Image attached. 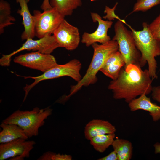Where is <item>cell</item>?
Wrapping results in <instances>:
<instances>
[{
  "label": "cell",
  "mask_w": 160,
  "mask_h": 160,
  "mask_svg": "<svg viewBox=\"0 0 160 160\" xmlns=\"http://www.w3.org/2000/svg\"><path fill=\"white\" fill-rule=\"evenodd\" d=\"M141 68L131 64L122 68L117 79L112 80L108 86L114 99H124L129 103L138 96L151 92L153 80L148 70H143Z\"/></svg>",
  "instance_id": "6da1fadb"
},
{
  "label": "cell",
  "mask_w": 160,
  "mask_h": 160,
  "mask_svg": "<svg viewBox=\"0 0 160 160\" xmlns=\"http://www.w3.org/2000/svg\"><path fill=\"white\" fill-rule=\"evenodd\" d=\"M92 46L93 49V57L85 74L79 81L71 86L70 93L68 95L63 96L60 99L62 103L67 100L82 87L96 83L97 80V73L105 61L113 54L119 50L117 41L112 39L100 44L95 43Z\"/></svg>",
  "instance_id": "7a4b0ae2"
},
{
  "label": "cell",
  "mask_w": 160,
  "mask_h": 160,
  "mask_svg": "<svg viewBox=\"0 0 160 160\" xmlns=\"http://www.w3.org/2000/svg\"><path fill=\"white\" fill-rule=\"evenodd\" d=\"M142 25L143 29L139 31H136L130 26V28L136 46L141 53L140 66L143 67L148 63L149 74L153 80L157 78V63L155 58L160 55V41L151 35L147 23L143 22Z\"/></svg>",
  "instance_id": "3957f363"
},
{
  "label": "cell",
  "mask_w": 160,
  "mask_h": 160,
  "mask_svg": "<svg viewBox=\"0 0 160 160\" xmlns=\"http://www.w3.org/2000/svg\"><path fill=\"white\" fill-rule=\"evenodd\" d=\"M52 111L49 107L41 109L36 107L31 111L18 110L2 122L18 125L28 138H31L38 135L39 128L44 125L45 120L52 114Z\"/></svg>",
  "instance_id": "277c9868"
},
{
  "label": "cell",
  "mask_w": 160,
  "mask_h": 160,
  "mask_svg": "<svg viewBox=\"0 0 160 160\" xmlns=\"http://www.w3.org/2000/svg\"><path fill=\"white\" fill-rule=\"evenodd\" d=\"M124 20H118L114 26L115 35L112 40L117 41L119 51L122 55L125 63L124 67L131 64L140 65L141 57L140 52L137 49L131 31L125 26Z\"/></svg>",
  "instance_id": "5b68a950"
},
{
  "label": "cell",
  "mask_w": 160,
  "mask_h": 160,
  "mask_svg": "<svg viewBox=\"0 0 160 160\" xmlns=\"http://www.w3.org/2000/svg\"><path fill=\"white\" fill-rule=\"evenodd\" d=\"M82 65L78 60L73 59L63 65L57 64L42 74L37 76H25V79L31 78L34 81L30 85L26 84L23 88L25 95L24 102L31 90L38 83L42 81L64 76L73 79L77 82L79 81L82 77L80 73Z\"/></svg>",
  "instance_id": "8992f818"
},
{
  "label": "cell",
  "mask_w": 160,
  "mask_h": 160,
  "mask_svg": "<svg viewBox=\"0 0 160 160\" xmlns=\"http://www.w3.org/2000/svg\"><path fill=\"white\" fill-rule=\"evenodd\" d=\"M33 13L35 35L39 39L53 34L64 19L65 16L53 7L44 10L43 12L34 10Z\"/></svg>",
  "instance_id": "52a82bcc"
},
{
  "label": "cell",
  "mask_w": 160,
  "mask_h": 160,
  "mask_svg": "<svg viewBox=\"0 0 160 160\" xmlns=\"http://www.w3.org/2000/svg\"><path fill=\"white\" fill-rule=\"evenodd\" d=\"M59 47V45L53 35H47L37 40H33V39H28L17 50L9 54L3 55L0 59V64L1 66H9L12 57L17 53L24 50H32L44 54H51L55 49Z\"/></svg>",
  "instance_id": "ba28073f"
},
{
  "label": "cell",
  "mask_w": 160,
  "mask_h": 160,
  "mask_svg": "<svg viewBox=\"0 0 160 160\" xmlns=\"http://www.w3.org/2000/svg\"><path fill=\"white\" fill-rule=\"evenodd\" d=\"M19 138L0 145V160H23L30 157V152L33 148L36 142Z\"/></svg>",
  "instance_id": "9c48e42d"
},
{
  "label": "cell",
  "mask_w": 160,
  "mask_h": 160,
  "mask_svg": "<svg viewBox=\"0 0 160 160\" xmlns=\"http://www.w3.org/2000/svg\"><path fill=\"white\" fill-rule=\"evenodd\" d=\"M14 61L23 66L39 70L43 73L58 64L53 56L38 51L20 55L15 57Z\"/></svg>",
  "instance_id": "30bf717a"
},
{
  "label": "cell",
  "mask_w": 160,
  "mask_h": 160,
  "mask_svg": "<svg viewBox=\"0 0 160 160\" xmlns=\"http://www.w3.org/2000/svg\"><path fill=\"white\" fill-rule=\"evenodd\" d=\"M59 47L73 50L78 47L80 38L78 28L64 19L53 33Z\"/></svg>",
  "instance_id": "8fae6325"
},
{
  "label": "cell",
  "mask_w": 160,
  "mask_h": 160,
  "mask_svg": "<svg viewBox=\"0 0 160 160\" xmlns=\"http://www.w3.org/2000/svg\"><path fill=\"white\" fill-rule=\"evenodd\" d=\"M92 19L93 22H98V26L95 31L92 33L84 32L81 40V42L89 47L96 43L101 44L105 43L111 40L107 32L111 28L113 22L110 20H104L97 13H91Z\"/></svg>",
  "instance_id": "7c38bea8"
},
{
  "label": "cell",
  "mask_w": 160,
  "mask_h": 160,
  "mask_svg": "<svg viewBox=\"0 0 160 160\" xmlns=\"http://www.w3.org/2000/svg\"><path fill=\"white\" fill-rule=\"evenodd\" d=\"M146 95L143 94L132 100L128 103L129 108L132 112L139 110L148 111L153 121H157L160 119V106L152 103Z\"/></svg>",
  "instance_id": "4fadbf2b"
},
{
  "label": "cell",
  "mask_w": 160,
  "mask_h": 160,
  "mask_svg": "<svg viewBox=\"0 0 160 160\" xmlns=\"http://www.w3.org/2000/svg\"><path fill=\"white\" fill-rule=\"evenodd\" d=\"M125 65L124 58L118 50L108 58L100 71L112 80H115Z\"/></svg>",
  "instance_id": "5bb4252c"
},
{
  "label": "cell",
  "mask_w": 160,
  "mask_h": 160,
  "mask_svg": "<svg viewBox=\"0 0 160 160\" xmlns=\"http://www.w3.org/2000/svg\"><path fill=\"white\" fill-rule=\"evenodd\" d=\"M16 1L19 4L20 7L17 12L22 17V24L24 28L21 36V39L23 40L33 39L35 36L34 17L29 11L26 0H16Z\"/></svg>",
  "instance_id": "9a60e30c"
},
{
  "label": "cell",
  "mask_w": 160,
  "mask_h": 160,
  "mask_svg": "<svg viewBox=\"0 0 160 160\" xmlns=\"http://www.w3.org/2000/svg\"><path fill=\"white\" fill-rule=\"evenodd\" d=\"M116 129L114 126L107 121L94 119L86 125L84 130L85 138L90 140L97 135L115 133Z\"/></svg>",
  "instance_id": "2e32d148"
},
{
  "label": "cell",
  "mask_w": 160,
  "mask_h": 160,
  "mask_svg": "<svg viewBox=\"0 0 160 160\" xmlns=\"http://www.w3.org/2000/svg\"><path fill=\"white\" fill-rule=\"evenodd\" d=\"M2 128L0 132V143H5L19 138L28 140V137L20 126L14 124H6L1 122Z\"/></svg>",
  "instance_id": "e0dca14e"
},
{
  "label": "cell",
  "mask_w": 160,
  "mask_h": 160,
  "mask_svg": "<svg viewBox=\"0 0 160 160\" xmlns=\"http://www.w3.org/2000/svg\"><path fill=\"white\" fill-rule=\"evenodd\" d=\"M52 7L65 16L71 15L73 11L82 4V0H50Z\"/></svg>",
  "instance_id": "ac0fdd59"
},
{
  "label": "cell",
  "mask_w": 160,
  "mask_h": 160,
  "mask_svg": "<svg viewBox=\"0 0 160 160\" xmlns=\"http://www.w3.org/2000/svg\"><path fill=\"white\" fill-rule=\"evenodd\" d=\"M112 145L117 153L118 160H129L132 158L133 146L129 141L117 138L114 140Z\"/></svg>",
  "instance_id": "d6986e66"
},
{
  "label": "cell",
  "mask_w": 160,
  "mask_h": 160,
  "mask_svg": "<svg viewBox=\"0 0 160 160\" xmlns=\"http://www.w3.org/2000/svg\"><path fill=\"white\" fill-rule=\"evenodd\" d=\"M115 137V133L102 135L94 137L89 140L95 150L99 152L103 153L112 145Z\"/></svg>",
  "instance_id": "ffe728a7"
},
{
  "label": "cell",
  "mask_w": 160,
  "mask_h": 160,
  "mask_svg": "<svg viewBox=\"0 0 160 160\" xmlns=\"http://www.w3.org/2000/svg\"><path fill=\"white\" fill-rule=\"evenodd\" d=\"M11 7L9 4L4 0L0 1V34L4 32V28L14 24L16 21L11 15Z\"/></svg>",
  "instance_id": "44dd1931"
},
{
  "label": "cell",
  "mask_w": 160,
  "mask_h": 160,
  "mask_svg": "<svg viewBox=\"0 0 160 160\" xmlns=\"http://www.w3.org/2000/svg\"><path fill=\"white\" fill-rule=\"evenodd\" d=\"M160 4V0H137L135 4L132 11L129 14L139 11L145 12Z\"/></svg>",
  "instance_id": "7402d4cb"
},
{
  "label": "cell",
  "mask_w": 160,
  "mask_h": 160,
  "mask_svg": "<svg viewBox=\"0 0 160 160\" xmlns=\"http://www.w3.org/2000/svg\"><path fill=\"white\" fill-rule=\"evenodd\" d=\"M72 156L67 154H57L51 152L47 151L44 153L39 158L38 160H71Z\"/></svg>",
  "instance_id": "603a6c76"
},
{
  "label": "cell",
  "mask_w": 160,
  "mask_h": 160,
  "mask_svg": "<svg viewBox=\"0 0 160 160\" xmlns=\"http://www.w3.org/2000/svg\"><path fill=\"white\" fill-rule=\"evenodd\" d=\"M148 28L152 36L160 41V14L148 25Z\"/></svg>",
  "instance_id": "cb8c5ba5"
},
{
  "label": "cell",
  "mask_w": 160,
  "mask_h": 160,
  "mask_svg": "<svg viewBox=\"0 0 160 160\" xmlns=\"http://www.w3.org/2000/svg\"><path fill=\"white\" fill-rule=\"evenodd\" d=\"M118 4V2H116L112 8H110L107 6H105L104 12L106 14V15L103 17V18L105 19H107L110 21L114 20V18L117 19L119 20H122V19L119 18L115 14L114 11Z\"/></svg>",
  "instance_id": "d4e9b609"
},
{
  "label": "cell",
  "mask_w": 160,
  "mask_h": 160,
  "mask_svg": "<svg viewBox=\"0 0 160 160\" xmlns=\"http://www.w3.org/2000/svg\"><path fill=\"white\" fill-rule=\"evenodd\" d=\"M151 92L153 99L160 103V86L153 87Z\"/></svg>",
  "instance_id": "484cf974"
},
{
  "label": "cell",
  "mask_w": 160,
  "mask_h": 160,
  "mask_svg": "<svg viewBox=\"0 0 160 160\" xmlns=\"http://www.w3.org/2000/svg\"><path fill=\"white\" fill-rule=\"evenodd\" d=\"M98 160H118V157L116 152L114 151L111 152L107 156L99 159Z\"/></svg>",
  "instance_id": "4316f807"
},
{
  "label": "cell",
  "mask_w": 160,
  "mask_h": 160,
  "mask_svg": "<svg viewBox=\"0 0 160 160\" xmlns=\"http://www.w3.org/2000/svg\"><path fill=\"white\" fill-rule=\"evenodd\" d=\"M44 11L50 9L52 7L50 4L49 0H44L41 7Z\"/></svg>",
  "instance_id": "83f0119b"
},
{
  "label": "cell",
  "mask_w": 160,
  "mask_h": 160,
  "mask_svg": "<svg viewBox=\"0 0 160 160\" xmlns=\"http://www.w3.org/2000/svg\"><path fill=\"white\" fill-rule=\"evenodd\" d=\"M155 153L156 154L160 153V143L157 142L154 145Z\"/></svg>",
  "instance_id": "f1b7e54d"
},
{
  "label": "cell",
  "mask_w": 160,
  "mask_h": 160,
  "mask_svg": "<svg viewBox=\"0 0 160 160\" xmlns=\"http://www.w3.org/2000/svg\"><path fill=\"white\" fill-rule=\"evenodd\" d=\"M91 1H96V0H90Z\"/></svg>",
  "instance_id": "f546056e"
},
{
  "label": "cell",
  "mask_w": 160,
  "mask_h": 160,
  "mask_svg": "<svg viewBox=\"0 0 160 160\" xmlns=\"http://www.w3.org/2000/svg\"><path fill=\"white\" fill-rule=\"evenodd\" d=\"M27 2H29V1H30V0H26Z\"/></svg>",
  "instance_id": "4dcf8cb0"
}]
</instances>
